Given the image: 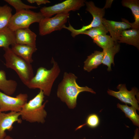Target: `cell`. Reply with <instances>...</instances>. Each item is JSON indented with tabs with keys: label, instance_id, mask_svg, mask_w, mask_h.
I'll list each match as a JSON object with an SVG mask.
<instances>
[{
	"label": "cell",
	"instance_id": "d6986e66",
	"mask_svg": "<svg viewBox=\"0 0 139 139\" xmlns=\"http://www.w3.org/2000/svg\"><path fill=\"white\" fill-rule=\"evenodd\" d=\"M120 47V45L116 43L111 47L103 49V56L102 63L107 66V70L108 71L111 70V64L114 65V57L115 54L119 51Z\"/></svg>",
	"mask_w": 139,
	"mask_h": 139
},
{
	"label": "cell",
	"instance_id": "f546056e",
	"mask_svg": "<svg viewBox=\"0 0 139 139\" xmlns=\"http://www.w3.org/2000/svg\"><path fill=\"white\" fill-rule=\"evenodd\" d=\"M4 139H13L9 136H6Z\"/></svg>",
	"mask_w": 139,
	"mask_h": 139
},
{
	"label": "cell",
	"instance_id": "ac0fdd59",
	"mask_svg": "<svg viewBox=\"0 0 139 139\" xmlns=\"http://www.w3.org/2000/svg\"><path fill=\"white\" fill-rule=\"evenodd\" d=\"M18 83L15 80L6 79L5 71H0V90L7 95L10 96L15 92Z\"/></svg>",
	"mask_w": 139,
	"mask_h": 139
},
{
	"label": "cell",
	"instance_id": "d4e9b609",
	"mask_svg": "<svg viewBox=\"0 0 139 139\" xmlns=\"http://www.w3.org/2000/svg\"><path fill=\"white\" fill-rule=\"evenodd\" d=\"M4 1L13 7L16 10V12L23 10L36 9L38 7L26 4L20 0H5Z\"/></svg>",
	"mask_w": 139,
	"mask_h": 139
},
{
	"label": "cell",
	"instance_id": "44dd1931",
	"mask_svg": "<svg viewBox=\"0 0 139 139\" xmlns=\"http://www.w3.org/2000/svg\"><path fill=\"white\" fill-rule=\"evenodd\" d=\"M117 106L118 108L124 113L126 117L129 118L134 125L139 127V116L137 113L136 110L134 107L129 106L127 104L121 105L119 103Z\"/></svg>",
	"mask_w": 139,
	"mask_h": 139
},
{
	"label": "cell",
	"instance_id": "8992f818",
	"mask_svg": "<svg viewBox=\"0 0 139 139\" xmlns=\"http://www.w3.org/2000/svg\"><path fill=\"white\" fill-rule=\"evenodd\" d=\"M85 4L86 6V10L91 14L93 19L90 24L83 26L79 29H75L70 23L68 27L64 25L63 28L70 31L73 37H75L79 34L80 33L85 30L103 25L102 20L105 14V8H101L96 6L94 3L91 1H85Z\"/></svg>",
	"mask_w": 139,
	"mask_h": 139
},
{
	"label": "cell",
	"instance_id": "6da1fadb",
	"mask_svg": "<svg viewBox=\"0 0 139 139\" xmlns=\"http://www.w3.org/2000/svg\"><path fill=\"white\" fill-rule=\"evenodd\" d=\"M77 78L74 74L65 72L63 79L59 84L57 89V97L71 109L76 107L77 98L80 93L86 91L96 94L92 89L87 86H79L76 82Z\"/></svg>",
	"mask_w": 139,
	"mask_h": 139
},
{
	"label": "cell",
	"instance_id": "1f68e13d",
	"mask_svg": "<svg viewBox=\"0 0 139 139\" xmlns=\"http://www.w3.org/2000/svg\"></svg>",
	"mask_w": 139,
	"mask_h": 139
},
{
	"label": "cell",
	"instance_id": "52a82bcc",
	"mask_svg": "<svg viewBox=\"0 0 139 139\" xmlns=\"http://www.w3.org/2000/svg\"><path fill=\"white\" fill-rule=\"evenodd\" d=\"M69 16V12H64L52 18H44L39 23V35L45 36L63 28Z\"/></svg>",
	"mask_w": 139,
	"mask_h": 139
},
{
	"label": "cell",
	"instance_id": "7402d4cb",
	"mask_svg": "<svg viewBox=\"0 0 139 139\" xmlns=\"http://www.w3.org/2000/svg\"><path fill=\"white\" fill-rule=\"evenodd\" d=\"M12 9L7 5L0 6V29L7 27L12 15Z\"/></svg>",
	"mask_w": 139,
	"mask_h": 139
},
{
	"label": "cell",
	"instance_id": "83f0119b",
	"mask_svg": "<svg viewBox=\"0 0 139 139\" xmlns=\"http://www.w3.org/2000/svg\"><path fill=\"white\" fill-rule=\"evenodd\" d=\"M133 139H139V129L137 128L134 131V134Z\"/></svg>",
	"mask_w": 139,
	"mask_h": 139
},
{
	"label": "cell",
	"instance_id": "f1b7e54d",
	"mask_svg": "<svg viewBox=\"0 0 139 139\" xmlns=\"http://www.w3.org/2000/svg\"><path fill=\"white\" fill-rule=\"evenodd\" d=\"M113 1V0L107 1L106 5L104 8H109L110 7Z\"/></svg>",
	"mask_w": 139,
	"mask_h": 139
},
{
	"label": "cell",
	"instance_id": "30bf717a",
	"mask_svg": "<svg viewBox=\"0 0 139 139\" xmlns=\"http://www.w3.org/2000/svg\"><path fill=\"white\" fill-rule=\"evenodd\" d=\"M117 88L119 90L118 91H115L108 89L107 91L108 94L117 98L126 104L131 105L136 110L139 111V100L135 97L136 95L137 98L139 97V92L137 89L136 88H133L131 91H128L125 84H120L117 86Z\"/></svg>",
	"mask_w": 139,
	"mask_h": 139
},
{
	"label": "cell",
	"instance_id": "9a60e30c",
	"mask_svg": "<svg viewBox=\"0 0 139 139\" xmlns=\"http://www.w3.org/2000/svg\"><path fill=\"white\" fill-rule=\"evenodd\" d=\"M117 43H125L139 48V30L132 28L123 31L117 42Z\"/></svg>",
	"mask_w": 139,
	"mask_h": 139
},
{
	"label": "cell",
	"instance_id": "e0dca14e",
	"mask_svg": "<svg viewBox=\"0 0 139 139\" xmlns=\"http://www.w3.org/2000/svg\"><path fill=\"white\" fill-rule=\"evenodd\" d=\"M103 56V51H94L93 53L88 56L84 62V70L90 72L97 68L102 63Z\"/></svg>",
	"mask_w": 139,
	"mask_h": 139
},
{
	"label": "cell",
	"instance_id": "ba28073f",
	"mask_svg": "<svg viewBox=\"0 0 139 139\" xmlns=\"http://www.w3.org/2000/svg\"><path fill=\"white\" fill-rule=\"evenodd\" d=\"M85 2L84 0H66L51 6L44 7L40 12L44 18H50L58 13L79 10L85 5Z\"/></svg>",
	"mask_w": 139,
	"mask_h": 139
},
{
	"label": "cell",
	"instance_id": "8fae6325",
	"mask_svg": "<svg viewBox=\"0 0 139 139\" xmlns=\"http://www.w3.org/2000/svg\"><path fill=\"white\" fill-rule=\"evenodd\" d=\"M20 116V112L13 111L7 113L0 112V139H4L7 136L6 130L10 131L12 130L14 123H22V119L19 118Z\"/></svg>",
	"mask_w": 139,
	"mask_h": 139
},
{
	"label": "cell",
	"instance_id": "277c9868",
	"mask_svg": "<svg viewBox=\"0 0 139 139\" xmlns=\"http://www.w3.org/2000/svg\"><path fill=\"white\" fill-rule=\"evenodd\" d=\"M3 57L7 68L14 70L26 86L34 77L33 71L31 63L17 55L10 47L4 48Z\"/></svg>",
	"mask_w": 139,
	"mask_h": 139
},
{
	"label": "cell",
	"instance_id": "4316f807",
	"mask_svg": "<svg viewBox=\"0 0 139 139\" xmlns=\"http://www.w3.org/2000/svg\"><path fill=\"white\" fill-rule=\"evenodd\" d=\"M27 1L31 4L36 3L39 6L42 4H45L50 2L48 0H27Z\"/></svg>",
	"mask_w": 139,
	"mask_h": 139
},
{
	"label": "cell",
	"instance_id": "4dcf8cb0",
	"mask_svg": "<svg viewBox=\"0 0 139 139\" xmlns=\"http://www.w3.org/2000/svg\"><path fill=\"white\" fill-rule=\"evenodd\" d=\"M83 139H86L85 138H84Z\"/></svg>",
	"mask_w": 139,
	"mask_h": 139
},
{
	"label": "cell",
	"instance_id": "9c48e42d",
	"mask_svg": "<svg viewBox=\"0 0 139 139\" xmlns=\"http://www.w3.org/2000/svg\"><path fill=\"white\" fill-rule=\"evenodd\" d=\"M28 98L26 93H20L15 97H12L0 91V112H20L27 102Z\"/></svg>",
	"mask_w": 139,
	"mask_h": 139
},
{
	"label": "cell",
	"instance_id": "7a4b0ae2",
	"mask_svg": "<svg viewBox=\"0 0 139 139\" xmlns=\"http://www.w3.org/2000/svg\"><path fill=\"white\" fill-rule=\"evenodd\" d=\"M52 67L49 70L40 67L37 69L36 75L26 86L30 89H39L44 95H50L54 83L60 74V70L57 62L52 57Z\"/></svg>",
	"mask_w": 139,
	"mask_h": 139
},
{
	"label": "cell",
	"instance_id": "2e32d148",
	"mask_svg": "<svg viewBox=\"0 0 139 139\" xmlns=\"http://www.w3.org/2000/svg\"><path fill=\"white\" fill-rule=\"evenodd\" d=\"M122 5L130 8L134 16L135 21L131 23L127 20L122 18L123 21L127 22L132 28H139V1L138 0H123L121 2Z\"/></svg>",
	"mask_w": 139,
	"mask_h": 139
},
{
	"label": "cell",
	"instance_id": "3957f363",
	"mask_svg": "<svg viewBox=\"0 0 139 139\" xmlns=\"http://www.w3.org/2000/svg\"><path fill=\"white\" fill-rule=\"evenodd\" d=\"M44 95L43 91L40 90L34 98L23 106L20 112L22 119L31 123L45 122L47 112L44 108L48 101L46 100L42 104Z\"/></svg>",
	"mask_w": 139,
	"mask_h": 139
},
{
	"label": "cell",
	"instance_id": "603a6c76",
	"mask_svg": "<svg viewBox=\"0 0 139 139\" xmlns=\"http://www.w3.org/2000/svg\"><path fill=\"white\" fill-rule=\"evenodd\" d=\"M92 39L94 43L103 49L111 47L116 43L110 36L107 34L98 36Z\"/></svg>",
	"mask_w": 139,
	"mask_h": 139
},
{
	"label": "cell",
	"instance_id": "ffe728a7",
	"mask_svg": "<svg viewBox=\"0 0 139 139\" xmlns=\"http://www.w3.org/2000/svg\"><path fill=\"white\" fill-rule=\"evenodd\" d=\"M16 44L14 31L7 27L0 29V48L8 47Z\"/></svg>",
	"mask_w": 139,
	"mask_h": 139
},
{
	"label": "cell",
	"instance_id": "484cf974",
	"mask_svg": "<svg viewBox=\"0 0 139 139\" xmlns=\"http://www.w3.org/2000/svg\"><path fill=\"white\" fill-rule=\"evenodd\" d=\"M99 123L100 119L98 115L95 114H91L87 117L85 123L78 126L76 128L75 130L85 125L90 128H95L99 125Z\"/></svg>",
	"mask_w": 139,
	"mask_h": 139
},
{
	"label": "cell",
	"instance_id": "4fadbf2b",
	"mask_svg": "<svg viewBox=\"0 0 139 139\" xmlns=\"http://www.w3.org/2000/svg\"><path fill=\"white\" fill-rule=\"evenodd\" d=\"M16 43L36 47V34L29 28L21 29L14 31Z\"/></svg>",
	"mask_w": 139,
	"mask_h": 139
},
{
	"label": "cell",
	"instance_id": "cb8c5ba5",
	"mask_svg": "<svg viewBox=\"0 0 139 139\" xmlns=\"http://www.w3.org/2000/svg\"><path fill=\"white\" fill-rule=\"evenodd\" d=\"M108 32L107 30L103 24L101 26L92 28L81 32L79 34L88 35L93 39L100 35H105Z\"/></svg>",
	"mask_w": 139,
	"mask_h": 139
},
{
	"label": "cell",
	"instance_id": "5b68a950",
	"mask_svg": "<svg viewBox=\"0 0 139 139\" xmlns=\"http://www.w3.org/2000/svg\"><path fill=\"white\" fill-rule=\"evenodd\" d=\"M44 17L40 12H36L30 10H22L12 15L7 27L13 31L29 28L32 23H39Z\"/></svg>",
	"mask_w": 139,
	"mask_h": 139
},
{
	"label": "cell",
	"instance_id": "7c38bea8",
	"mask_svg": "<svg viewBox=\"0 0 139 139\" xmlns=\"http://www.w3.org/2000/svg\"><path fill=\"white\" fill-rule=\"evenodd\" d=\"M102 23L116 43H118L117 41L123 31L131 28V25L126 22L109 20L104 18Z\"/></svg>",
	"mask_w": 139,
	"mask_h": 139
},
{
	"label": "cell",
	"instance_id": "5bb4252c",
	"mask_svg": "<svg viewBox=\"0 0 139 139\" xmlns=\"http://www.w3.org/2000/svg\"><path fill=\"white\" fill-rule=\"evenodd\" d=\"M11 46V50L17 55L31 64L33 62L32 55L37 50L36 47L17 44Z\"/></svg>",
	"mask_w": 139,
	"mask_h": 139
}]
</instances>
